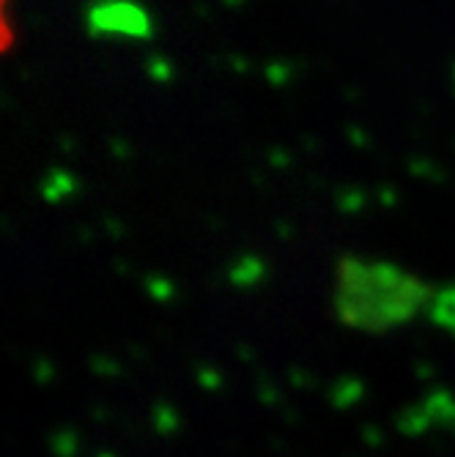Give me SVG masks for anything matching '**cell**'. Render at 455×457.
Masks as SVG:
<instances>
[{
	"mask_svg": "<svg viewBox=\"0 0 455 457\" xmlns=\"http://www.w3.org/2000/svg\"><path fill=\"white\" fill-rule=\"evenodd\" d=\"M431 304H434V318H436L442 326L455 328V285L439 290L436 299H434Z\"/></svg>",
	"mask_w": 455,
	"mask_h": 457,
	"instance_id": "3957f363",
	"label": "cell"
},
{
	"mask_svg": "<svg viewBox=\"0 0 455 457\" xmlns=\"http://www.w3.org/2000/svg\"><path fill=\"white\" fill-rule=\"evenodd\" d=\"M338 312L351 326L384 328L415 315L428 287L392 263L346 258L338 274Z\"/></svg>",
	"mask_w": 455,
	"mask_h": 457,
	"instance_id": "6da1fadb",
	"label": "cell"
},
{
	"mask_svg": "<svg viewBox=\"0 0 455 457\" xmlns=\"http://www.w3.org/2000/svg\"><path fill=\"white\" fill-rule=\"evenodd\" d=\"M86 30L91 38H127L148 41L154 36V20L138 0H97L86 9Z\"/></svg>",
	"mask_w": 455,
	"mask_h": 457,
	"instance_id": "7a4b0ae2",
	"label": "cell"
}]
</instances>
